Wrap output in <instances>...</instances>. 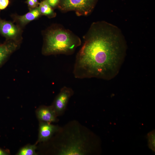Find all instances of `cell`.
I'll use <instances>...</instances> for the list:
<instances>
[{
	"label": "cell",
	"mask_w": 155,
	"mask_h": 155,
	"mask_svg": "<svg viewBox=\"0 0 155 155\" xmlns=\"http://www.w3.org/2000/svg\"><path fill=\"white\" fill-rule=\"evenodd\" d=\"M36 146L34 145H27L20 148L16 155H36Z\"/></svg>",
	"instance_id": "12"
},
{
	"label": "cell",
	"mask_w": 155,
	"mask_h": 155,
	"mask_svg": "<svg viewBox=\"0 0 155 155\" xmlns=\"http://www.w3.org/2000/svg\"><path fill=\"white\" fill-rule=\"evenodd\" d=\"M41 14L38 7L32 9L29 12L24 15L17 16L16 19L20 24L24 25L37 18Z\"/></svg>",
	"instance_id": "10"
},
{
	"label": "cell",
	"mask_w": 155,
	"mask_h": 155,
	"mask_svg": "<svg viewBox=\"0 0 155 155\" xmlns=\"http://www.w3.org/2000/svg\"><path fill=\"white\" fill-rule=\"evenodd\" d=\"M61 127L51 123L40 122L38 142H45L49 140Z\"/></svg>",
	"instance_id": "7"
},
{
	"label": "cell",
	"mask_w": 155,
	"mask_h": 155,
	"mask_svg": "<svg viewBox=\"0 0 155 155\" xmlns=\"http://www.w3.org/2000/svg\"><path fill=\"white\" fill-rule=\"evenodd\" d=\"M34 3L38 6L39 4L38 0H32Z\"/></svg>",
	"instance_id": "18"
},
{
	"label": "cell",
	"mask_w": 155,
	"mask_h": 155,
	"mask_svg": "<svg viewBox=\"0 0 155 155\" xmlns=\"http://www.w3.org/2000/svg\"><path fill=\"white\" fill-rule=\"evenodd\" d=\"M41 15H45L50 18L55 17L56 14L49 4L45 0L39 3L38 6Z\"/></svg>",
	"instance_id": "11"
},
{
	"label": "cell",
	"mask_w": 155,
	"mask_h": 155,
	"mask_svg": "<svg viewBox=\"0 0 155 155\" xmlns=\"http://www.w3.org/2000/svg\"><path fill=\"white\" fill-rule=\"evenodd\" d=\"M98 0H60L57 7L61 11H73L78 16H87L93 10Z\"/></svg>",
	"instance_id": "4"
},
{
	"label": "cell",
	"mask_w": 155,
	"mask_h": 155,
	"mask_svg": "<svg viewBox=\"0 0 155 155\" xmlns=\"http://www.w3.org/2000/svg\"><path fill=\"white\" fill-rule=\"evenodd\" d=\"M18 47V43L11 40H6L3 43L0 45V67L7 61Z\"/></svg>",
	"instance_id": "9"
},
{
	"label": "cell",
	"mask_w": 155,
	"mask_h": 155,
	"mask_svg": "<svg viewBox=\"0 0 155 155\" xmlns=\"http://www.w3.org/2000/svg\"><path fill=\"white\" fill-rule=\"evenodd\" d=\"M20 33V29L17 26L0 18V34L7 40H12L17 42Z\"/></svg>",
	"instance_id": "6"
},
{
	"label": "cell",
	"mask_w": 155,
	"mask_h": 155,
	"mask_svg": "<svg viewBox=\"0 0 155 155\" xmlns=\"http://www.w3.org/2000/svg\"><path fill=\"white\" fill-rule=\"evenodd\" d=\"M36 114L40 122L51 123L58 121V117L52 105L40 106L36 110Z\"/></svg>",
	"instance_id": "8"
},
{
	"label": "cell",
	"mask_w": 155,
	"mask_h": 155,
	"mask_svg": "<svg viewBox=\"0 0 155 155\" xmlns=\"http://www.w3.org/2000/svg\"><path fill=\"white\" fill-rule=\"evenodd\" d=\"M26 3L28 6L32 9L35 8L38 6L34 3L32 0H27Z\"/></svg>",
	"instance_id": "16"
},
{
	"label": "cell",
	"mask_w": 155,
	"mask_h": 155,
	"mask_svg": "<svg viewBox=\"0 0 155 155\" xmlns=\"http://www.w3.org/2000/svg\"><path fill=\"white\" fill-rule=\"evenodd\" d=\"M58 132L61 136L58 155L89 154L94 153L99 146L96 135L75 121L61 127Z\"/></svg>",
	"instance_id": "2"
},
{
	"label": "cell",
	"mask_w": 155,
	"mask_h": 155,
	"mask_svg": "<svg viewBox=\"0 0 155 155\" xmlns=\"http://www.w3.org/2000/svg\"><path fill=\"white\" fill-rule=\"evenodd\" d=\"M9 3V0H0V10L5 9Z\"/></svg>",
	"instance_id": "15"
},
{
	"label": "cell",
	"mask_w": 155,
	"mask_h": 155,
	"mask_svg": "<svg viewBox=\"0 0 155 155\" xmlns=\"http://www.w3.org/2000/svg\"><path fill=\"white\" fill-rule=\"evenodd\" d=\"M148 145L149 148L155 151V131H151L148 134Z\"/></svg>",
	"instance_id": "13"
},
{
	"label": "cell",
	"mask_w": 155,
	"mask_h": 155,
	"mask_svg": "<svg viewBox=\"0 0 155 155\" xmlns=\"http://www.w3.org/2000/svg\"><path fill=\"white\" fill-rule=\"evenodd\" d=\"M53 8L57 7L60 0H45Z\"/></svg>",
	"instance_id": "14"
},
{
	"label": "cell",
	"mask_w": 155,
	"mask_h": 155,
	"mask_svg": "<svg viewBox=\"0 0 155 155\" xmlns=\"http://www.w3.org/2000/svg\"><path fill=\"white\" fill-rule=\"evenodd\" d=\"M73 94L74 91L70 88L63 86L61 89L51 105L58 117L64 113L69 100Z\"/></svg>",
	"instance_id": "5"
},
{
	"label": "cell",
	"mask_w": 155,
	"mask_h": 155,
	"mask_svg": "<svg viewBox=\"0 0 155 155\" xmlns=\"http://www.w3.org/2000/svg\"><path fill=\"white\" fill-rule=\"evenodd\" d=\"M81 43L80 38L71 31L61 26H57L46 33L42 52L46 56L71 55Z\"/></svg>",
	"instance_id": "3"
},
{
	"label": "cell",
	"mask_w": 155,
	"mask_h": 155,
	"mask_svg": "<svg viewBox=\"0 0 155 155\" xmlns=\"http://www.w3.org/2000/svg\"><path fill=\"white\" fill-rule=\"evenodd\" d=\"M9 154V152L8 150L3 149L0 148V155H8Z\"/></svg>",
	"instance_id": "17"
},
{
	"label": "cell",
	"mask_w": 155,
	"mask_h": 155,
	"mask_svg": "<svg viewBox=\"0 0 155 155\" xmlns=\"http://www.w3.org/2000/svg\"><path fill=\"white\" fill-rule=\"evenodd\" d=\"M77 53L73 73L77 79L111 80L118 73L127 45L121 30L104 21L93 22L83 37Z\"/></svg>",
	"instance_id": "1"
}]
</instances>
